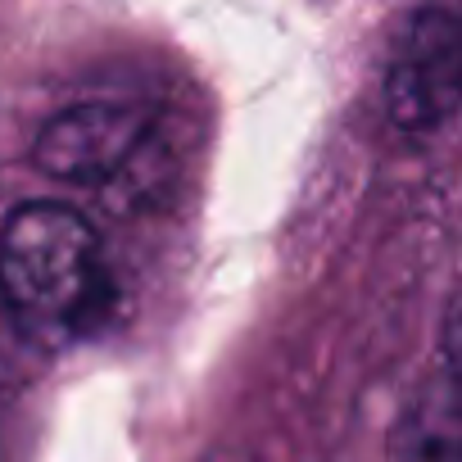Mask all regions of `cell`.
<instances>
[{"mask_svg":"<svg viewBox=\"0 0 462 462\" xmlns=\"http://www.w3.org/2000/svg\"><path fill=\"white\" fill-rule=\"evenodd\" d=\"M444 354H448V376L462 381V295L453 300L448 322H444Z\"/></svg>","mask_w":462,"mask_h":462,"instance_id":"obj_5","label":"cell"},{"mask_svg":"<svg viewBox=\"0 0 462 462\" xmlns=\"http://www.w3.org/2000/svg\"><path fill=\"white\" fill-rule=\"evenodd\" d=\"M0 331H14V322H10V309H5V300H0Z\"/></svg>","mask_w":462,"mask_h":462,"instance_id":"obj_6","label":"cell"},{"mask_svg":"<svg viewBox=\"0 0 462 462\" xmlns=\"http://www.w3.org/2000/svg\"><path fill=\"white\" fill-rule=\"evenodd\" d=\"M390 118L408 132H430L462 109V23L457 10H421L385 73Z\"/></svg>","mask_w":462,"mask_h":462,"instance_id":"obj_2","label":"cell"},{"mask_svg":"<svg viewBox=\"0 0 462 462\" xmlns=\"http://www.w3.org/2000/svg\"><path fill=\"white\" fill-rule=\"evenodd\" d=\"M150 123L154 118L141 105H114V100L73 105L37 132L32 159L42 172L60 181H82V186L109 181L145 150Z\"/></svg>","mask_w":462,"mask_h":462,"instance_id":"obj_3","label":"cell"},{"mask_svg":"<svg viewBox=\"0 0 462 462\" xmlns=\"http://www.w3.org/2000/svg\"><path fill=\"white\" fill-rule=\"evenodd\" d=\"M457 23H462V10H457Z\"/></svg>","mask_w":462,"mask_h":462,"instance_id":"obj_7","label":"cell"},{"mask_svg":"<svg viewBox=\"0 0 462 462\" xmlns=\"http://www.w3.org/2000/svg\"><path fill=\"white\" fill-rule=\"evenodd\" d=\"M399 462H462V381L444 376L421 390L399 430Z\"/></svg>","mask_w":462,"mask_h":462,"instance_id":"obj_4","label":"cell"},{"mask_svg":"<svg viewBox=\"0 0 462 462\" xmlns=\"http://www.w3.org/2000/svg\"><path fill=\"white\" fill-rule=\"evenodd\" d=\"M0 300L37 349L87 340L109 304V268L91 222L55 199L19 204L0 226Z\"/></svg>","mask_w":462,"mask_h":462,"instance_id":"obj_1","label":"cell"}]
</instances>
